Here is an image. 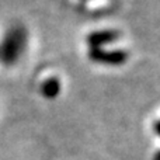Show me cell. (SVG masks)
Instances as JSON below:
<instances>
[{
  "mask_svg": "<svg viewBox=\"0 0 160 160\" xmlns=\"http://www.w3.org/2000/svg\"><path fill=\"white\" fill-rule=\"evenodd\" d=\"M28 32L22 25H11L0 42V62L4 66H14L27 49Z\"/></svg>",
  "mask_w": 160,
  "mask_h": 160,
  "instance_id": "6da1fadb",
  "label": "cell"
},
{
  "mask_svg": "<svg viewBox=\"0 0 160 160\" xmlns=\"http://www.w3.org/2000/svg\"><path fill=\"white\" fill-rule=\"evenodd\" d=\"M87 58L96 65L105 68H119L128 62L129 53L122 48H87Z\"/></svg>",
  "mask_w": 160,
  "mask_h": 160,
  "instance_id": "7a4b0ae2",
  "label": "cell"
},
{
  "mask_svg": "<svg viewBox=\"0 0 160 160\" xmlns=\"http://www.w3.org/2000/svg\"><path fill=\"white\" fill-rule=\"evenodd\" d=\"M119 39V32L114 28H98L93 30L86 37L87 48H107Z\"/></svg>",
  "mask_w": 160,
  "mask_h": 160,
  "instance_id": "3957f363",
  "label": "cell"
},
{
  "mask_svg": "<svg viewBox=\"0 0 160 160\" xmlns=\"http://www.w3.org/2000/svg\"><path fill=\"white\" fill-rule=\"evenodd\" d=\"M41 96L47 100H55L62 91V83L58 78H47L39 86Z\"/></svg>",
  "mask_w": 160,
  "mask_h": 160,
  "instance_id": "277c9868",
  "label": "cell"
}]
</instances>
